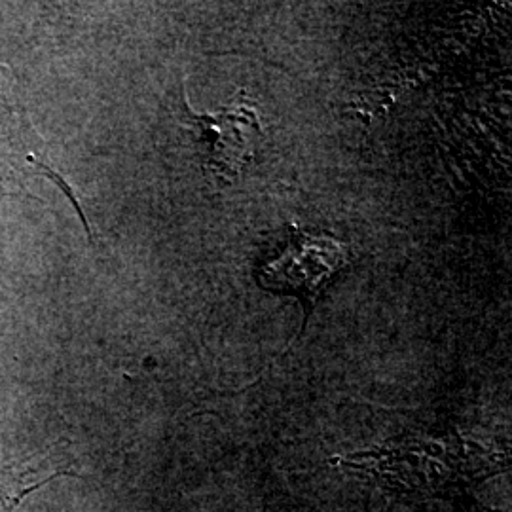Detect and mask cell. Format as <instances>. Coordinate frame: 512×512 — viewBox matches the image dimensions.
<instances>
[{"instance_id":"6da1fadb","label":"cell","mask_w":512,"mask_h":512,"mask_svg":"<svg viewBox=\"0 0 512 512\" xmlns=\"http://www.w3.org/2000/svg\"><path fill=\"white\" fill-rule=\"evenodd\" d=\"M177 120L202 160L203 169L220 183H230L255 160L262 126L249 101H238L234 107L215 114H198L188 107L181 90Z\"/></svg>"},{"instance_id":"3957f363","label":"cell","mask_w":512,"mask_h":512,"mask_svg":"<svg viewBox=\"0 0 512 512\" xmlns=\"http://www.w3.org/2000/svg\"><path fill=\"white\" fill-rule=\"evenodd\" d=\"M50 463L44 459L0 461V512H14L19 503L50 484L57 476H74L69 471L50 473Z\"/></svg>"},{"instance_id":"7a4b0ae2","label":"cell","mask_w":512,"mask_h":512,"mask_svg":"<svg viewBox=\"0 0 512 512\" xmlns=\"http://www.w3.org/2000/svg\"><path fill=\"white\" fill-rule=\"evenodd\" d=\"M348 260L349 251L340 241L294 230L291 245L258 274V283L268 291L293 293L300 298L306 313V327L317 296L325 289L330 277L348 264Z\"/></svg>"}]
</instances>
